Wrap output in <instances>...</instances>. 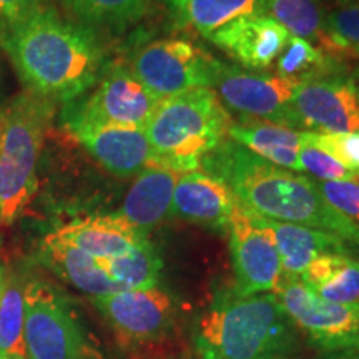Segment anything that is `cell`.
<instances>
[{"label": "cell", "mask_w": 359, "mask_h": 359, "mask_svg": "<svg viewBox=\"0 0 359 359\" xmlns=\"http://www.w3.org/2000/svg\"><path fill=\"white\" fill-rule=\"evenodd\" d=\"M293 346V323L275 293L222 296L195 330L200 359H286Z\"/></svg>", "instance_id": "cell-3"}, {"label": "cell", "mask_w": 359, "mask_h": 359, "mask_svg": "<svg viewBox=\"0 0 359 359\" xmlns=\"http://www.w3.org/2000/svg\"><path fill=\"white\" fill-rule=\"evenodd\" d=\"M206 173L222 178L250 212L273 222L327 231L359 245V230L323 198L316 182L275 167L231 138L201 160Z\"/></svg>", "instance_id": "cell-2"}, {"label": "cell", "mask_w": 359, "mask_h": 359, "mask_svg": "<svg viewBox=\"0 0 359 359\" xmlns=\"http://www.w3.org/2000/svg\"><path fill=\"white\" fill-rule=\"evenodd\" d=\"M341 6H353V4H359V0H336Z\"/></svg>", "instance_id": "cell-37"}, {"label": "cell", "mask_w": 359, "mask_h": 359, "mask_svg": "<svg viewBox=\"0 0 359 359\" xmlns=\"http://www.w3.org/2000/svg\"><path fill=\"white\" fill-rule=\"evenodd\" d=\"M349 77H351V80H353L354 88H356V93H358V98H359V69L354 70L353 74L349 75Z\"/></svg>", "instance_id": "cell-36"}, {"label": "cell", "mask_w": 359, "mask_h": 359, "mask_svg": "<svg viewBox=\"0 0 359 359\" xmlns=\"http://www.w3.org/2000/svg\"><path fill=\"white\" fill-rule=\"evenodd\" d=\"M288 39V30L268 13L238 17L208 35L210 42L219 50L251 70H263L275 64Z\"/></svg>", "instance_id": "cell-15"}, {"label": "cell", "mask_w": 359, "mask_h": 359, "mask_svg": "<svg viewBox=\"0 0 359 359\" xmlns=\"http://www.w3.org/2000/svg\"><path fill=\"white\" fill-rule=\"evenodd\" d=\"M298 85L281 75L251 74L215 58L210 88L217 93L224 109L228 107L248 118L293 128L294 118L290 103Z\"/></svg>", "instance_id": "cell-9"}, {"label": "cell", "mask_w": 359, "mask_h": 359, "mask_svg": "<svg viewBox=\"0 0 359 359\" xmlns=\"http://www.w3.org/2000/svg\"><path fill=\"white\" fill-rule=\"evenodd\" d=\"M299 163H302L303 172L311 175L316 182H339V180L356 177L323 148L306 142V138L299 150Z\"/></svg>", "instance_id": "cell-31"}, {"label": "cell", "mask_w": 359, "mask_h": 359, "mask_svg": "<svg viewBox=\"0 0 359 359\" xmlns=\"http://www.w3.org/2000/svg\"><path fill=\"white\" fill-rule=\"evenodd\" d=\"M74 24L92 34H122L138 24L148 11V0H60Z\"/></svg>", "instance_id": "cell-24"}, {"label": "cell", "mask_w": 359, "mask_h": 359, "mask_svg": "<svg viewBox=\"0 0 359 359\" xmlns=\"http://www.w3.org/2000/svg\"><path fill=\"white\" fill-rule=\"evenodd\" d=\"M231 118L212 88H191L158 102L147 123L154 165L198 172L201 160L228 140Z\"/></svg>", "instance_id": "cell-4"}, {"label": "cell", "mask_w": 359, "mask_h": 359, "mask_svg": "<svg viewBox=\"0 0 359 359\" xmlns=\"http://www.w3.org/2000/svg\"><path fill=\"white\" fill-rule=\"evenodd\" d=\"M235 268L236 288L241 296L276 293L285 280L280 255L257 215L236 201L226 228Z\"/></svg>", "instance_id": "cell-10"}, {"label": "cell", "mask_w": 359, "mask_h": 359, "mask_svg": "<svg viewBox=\"0 0 359 359\" xmlns=\"http://www.w3.org/2000/svg\"><path fill=\"white\" fill-rule=\"evenodd\" d=\"M293 326L326 353L359 349V304H339L313 293L299 278H285L275 293Z\"/></svg>", "instance_id": "cell-7"}, {"label": "cell", "mask_w": 359, "mask_h": 359, "mask_svg": "<svg viewBox=\"0 0 359 359\" xmlns=\"http://www.w3.org/2000/svg\"><path fill=\"white\" fill-rule=\"evenodd\" d=\"M4 29H6V22H4L2 17H0V32H2Z\"/></svg>", "instance_id": "cell-38"}, {"label": "cell", "mask_w": 359, "mask_h": 359, "mask_svg": "<svg viewBox=\"0 0 359 359\" xmlns=\"http://www.w3.org/2000/svg\"><path fill=\"white\" fill-rule=\"evenodd\" d=\"M178 177L180 173L160 165L147 167L130 187L118 213L138 230L147 233L172 215L173 191Z\"/></svg>", "instance_id": "cell-20"}, {"label": "cell", "mask_w": 359, "mask_h": 359, "mask_svg": "<svg viewBox=\"0 0 359 359\" xmlns=\"http://www.w3.org/2000/svg\"><path fill=\"white\" fill-rule=\"evenodd\" d=\"M327 205L359 230V177L339 182H316Z\"/></svg>", "instance_id": "cell-30"}, {"label": "cell", "mask_w": 359, "mask_h": 359, "mask_svg": "<svg viewBox=\"0 0 359 359\" xmlns=\"http://www.w3.org/2000/svg\"><path fill=\"white\" fill-rule=\"evenodd\" d=\"M25 285L13 271H7L0 294V353L7 359H30L25 346Z\"/></svg>", "instance_id": "cell-25"}, {"label": "cell", "mask_w": 359, "mask_h": 359, "mask_svg": "<svg viewBox=\"0 0 359 359\" xmlns=\"http://www.w3.org/2000/svg\"><path fill=\"white\" fill-rule=\"evenodd\" d=\"M0 47L29 92L50 102H72L105 70L95 34L45 6L20 24L6 27Z\"/></svg>", "instance_id": "cell-1"}, {"label": "cell", "mask_w": 359, "mask_h": 359, "mask_svg": "<svg viewBox=\"0 0 359 359\" xmlns=\"http://www.w3.org/2000/svg\"><path fill=\"white\" fill-rule=\"evenodd\" d=\"M67 128L103 168L116 177H133L154 165L145 128L67 118Z\"/></svg>", "instance_id": "cell-14"}, {"label": "cell", "mask_w": 359, "mask_h": 359, "mask_svg": "<svg viewBox=\"0 0 359 359\" xmlns=\"http://www.w3.org/2000/svg\"><path fill=\"white\" fill-rule=\"evenodd\" d=\"M37 255L39 262L53 275L90 296L111 294L123 290L103 271L98 259L58 240L52 233L43 238Z\"/></svg>", "instance_id": "cell-19"}, {"label": "cell", "mask_w": 359, "mask_h": 359, "mask_svg": "<svg viewBox=\"0 0 359 359\" xmlns=\"http://www.w3.org/2000/svg\"><path fill=\"white\" fill-rule=\"evenodd\" d=\"M215 58L185 39H160L143 45L130 70L160 100L191 88L212 87Z\"/></svg>", "instance_id": "cell-8"}, {"label": "cell", "mask_w": 359, "mask_h": 359, "mask_svg": "<svg viewBox=\"0 0 359 359\" xmlns=\"http://www.w3.org/2000/svg\"><path fill=\"white\" fill-rule=\"evenodd\" d=\"M53 102L22 92L0 111V226H11L39 190L37 168Z\"/></svg>", "instance_id": "cell-5"}, {"label": "cell", "mask_w": 359, "mask_h": 359, "mask_svg": "<svg viewBox=\"0 0 359 359\" xmlns=\"http://www.w3.org/2000/svg\"><path fill=\"white\" fill-rule=\"evenodd\" d=\"M173 19L208 39L215 30L238 17L266 13L268 0H165Z\"/></svg>", "instance_id": "cell-22"}, {"label": "cell", "mask_w": 359, "mask_h": 359, "mask_svg": "<svg viewBox=\"0 0 359 359\" xmlns=\"http://www.w3.org/2000/svg\"><path fill=\"white\" fill-rule=\"evenodd\" d=\"M92 303L118 339L127 344L161 338L173 320L172 298L160 288L122 290L92 296Z\"/></svg>", "instance_id": "cell-13"}, {"label": "cell", "mask_w": 359, "mask_h": 359, "mask_svg": "<svg viewBox=\"0 0 359 359\" xmlns=\"http://www.w3.org/2000/svg\"><path fill=\"white\" fill-rule=\"evenodd\" d=\"M325 50L331 57L359 58V4L341 6L326 17Z\"/></svg>", "instance_id": "cell-29"}, {"label": "cell", "mask_w": 359, "mask_h": 359, "mask_svg": "<svg viewBox=\"0 0 359 359\" xmlns=\"http://www.w3.org/2000/svg\"><path fill=\"white\" fill-rule=\"evenodd\" d=\"M42 6V0H0V17L6 27L17 25L34 15Z\"/></svg>", "instance_id": "cell-33"}, {"label": "cell", "mask_w": 359, "mask_h": 359, "mask_svg": "<svg viewBox=\"0 0 359 359\" xmlns=\"http://www.w3.org/2000/svg\"><path fill=\"white\" fill-rule=\"evenodd\" d=\"M327 359H359V349H349V351L334 353L333 356H330Z\"/></svg>", "instance_id": "cell-34"}, {"label": "cell", "mask_w": 359, "mask_h": 359, "mask_svg": "<svg viewBox=\"0 0 359 359\" xmlns=\"http://www.w3.org/2000/svg\"><path fill=\"white\" fill-rule=\"evenodd\" d=\"M266 13L280 22L290 35L308 40L321 50L325 48L326 17L320 0H268Z\"/></svg>", "instance_id": "cell-28"}, {"label": "cell", "mask_w": 359, "mask_h": 359, "mask_svg": "<svg viewBox=\"0 0 359 359\" xmlns=\"http://www.w3.org/2000/svg\"><path fill=\"white\" fill-rule=\"evenodd\" d=\"M160 98L143 87L132 70L111 67L103 74L92 95L74 107L67 118L145 128Z\"/></svg>", "instance_id": "cell-11"}, {"label": "cell", "mask_w": 359, "mask_h": 359, "mask_svg": "<svg viewBox=\"0 0 359 359\" xmlns=\"http://www.w3.org/2000/svg\"><path fill=\"white\" fill-rule=\"evenodd\" d=\"M6 276H7V268L2 262V240H0V294H2L4 285H6Z\"/></svg>", "instance_id": "cell-35"}, {"label": "cell", "mask_w": 359, "mask_h": 359, "mask_svg": "<svg viewBox=\"0 0 359 359\" xmlns=\"http://www.w3.org/2000/svg\"><path fill=\"white\" fill-rule=\"evenodd\" d=\"M306 142L323 148L349 172L359 177V132L351 133H313L304 132Z\"/></svg>", "instance_id": "cell-32"}, {"label": "cell", "mask_w": 359, "mask_h": 359, "mask_svg": "<svg viewBox=\"0 0 359 359\" xmlns=\"http://www.w3.org/2000/svg\"><path fill=\"white\" fill-rule=\"evenodd\" d=\"M0 359H7V358H6V356H4V354H2V353H0Z\"/></svg>", "instance_id": "cell-39"}, {"label": "cell", "mask_w": 359, "mask_h": 359, "mask_svg": "<svg viewBox=\"0 0 359 359\" xmlns=\"http://www.w3.org/2000/svg\"><path fill=\"white\" fill-rule=\"evenodd\" d=\"M299 280L327 302L359 304V262L349 255H323Z\"/></svg>", "instance_id": "cell-23"}, {"label": "cell", "mask_w": 359, "mask_h": 359, "mask_svg": "<svg viewBox=\"0 0 359 359\" xmlns=\"http://www.w3.org/2000/svg\"><path fill=\"white\" fill-rule=\"evenodd\" d=\"M52 235L95 259L120 257L148 240L145 231L128 223L120 213L74 219L57 228Z\"/></svg>", "instance_id": "cell-17"}, {"label": "cell", "mask_w": 359, "mask_h": 359, "mask_svg": "<svg viewBox=\"0 0 359 359\" xmlns=\"http://www.w3.org/2000/svg\"><path fill=\"white\" fill-rule=\"evenodd\" d=\"M228 137L275 167L296 173L303 172L299 163V150L304 145V132H296L285 125L250 118L231 122Z\"/></svg>", "instance_id": "cell-21"}, {"label": "cell", "mask_w": 359, "mask_h": 359, "mask_svg": "<svg viewBox=\"0 0 359 359\" xmlns=\"http://www.w3.org/2000/svg\"><path fill=\"white\" fill-rule=\"evenodd\" d=\"M236 201L235 193L222 178L206 172H188L180 175L175 185L172 215L226 231Z\"/></svg>", "instance_id": "cell-16"}, {"label": "cell", "mask_w": 359, "mask_h": 359, "mask_svg": "<svg viewBox=\"0 0 359 359\" xmlns=\"http://www.w3.org/2000/svg\"><path fill=\"white\" fill-rule=\"evenodd\" d=\"M25 346L30 359H107L70 304L40 280L25 285Z\"/></svg>", "instance_id": "cell-6"}, {"label": "cell", "mask_w": 359, "mask_h": 359, "mask_svg": "<svg viewBox=\"0 0 359 359\" xmlns=\"http://www.w3.org/2000/svg\"><path fill=\"white\" fill-rule=\"evenodd\" d=\"M103 271L123 290L156 288L163 268L158 251L150 240L120 257L98 259Z\"/></svg>", "instance_id": "cell-27"}, {"label": "cell", "mask_w": 359, "mask_h": 359, "mask_svg": "<svg viewBox=\"0 0 359 359\" xmlns=\"http://www.w3.org/2000/svg\"><path fill=\"white\" fill-rule=\"evenodd\" d=\"M257 218L275 241L285 278H302L309 264L323 255H349L348 241L327 231L273 222L259 215Z\"/></svg>", "instance_id": "cell-18"}, {"label": "cell", "mask_w": 359, "mask_h": 359, "mask_svg": "<svg viewBox=\"0 0 359 359\" xmlns=\"http://www.w3.org/2000/svg\"><path fill=\"white\" fill-rule=\"evenodd\" d=\"M294 127L313 133L359 132V98L351 77H333L299 83L291 98Z\"/></svg>", "instance_id": "cell-12"}, {"label": "cell", "mask_w": 359, "mask_h": 359, "mask_svg": "<svg viewBox=\"0 0 359 359\" xmlns=\"http://www.w3.org/2000/svg\"><path fill=\"white\" fill-rule=\"evenodd\" d=\"M339 58L331 57L308 40L290 35L285 48L276 58L278 75L298 83L339 75Z\"/></svg>", "instance_id": "cell-26"}]
</instances>
